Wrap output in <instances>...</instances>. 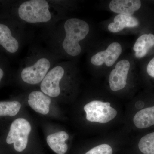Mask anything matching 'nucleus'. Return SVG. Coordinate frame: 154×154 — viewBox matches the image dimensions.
Returning <instances> with one entry per match:
<instances>
[{
  "instance_id": "12",
  "label": "nucleus",
  "mask_w": 154,
  "mask_h": 154,
  "mask_svg": "<svg viewBox=\"0 0 154 154\" xmlns=\"http://www.w3.org/2000/svg\"><path fill=\"white\" fill-rule=\"evenodd\" d=\"M140 25L139 20L133 16L117 14L107 26V29L112 33L121 32L125 28L137 27Z\"/></svg>"
},
{
  "instance_id": "7",
  "label": "nucleus",
  "mask_w": 154,
  "mask_h": 154,
  "mask_svg": "<svg viewBox=\"0 0 154 154\" xmlns=\"http://www.w3.org/2000/svg\"><path fill=\"white\" fill-rule=\"evenodd\" d=\"M131 67V62L127 59L119 60L115 64L108 78L109 87L111 91L114 92L121 91L126 87Z\"/></svg>"
},
{
  "instance_id": "6",
  "label": "nucleus",
  "mask_w": 154,
  "mask_h": 154,
  "mask_svg": "<svg viewBox=\"0 0 154 154\" xmlns=\"http://www.w3.org/2000/svg\"><path fill=\"white\" fill-rule=\"evenodd\" d=\"M51 67L48 58H39L31 65L25 67L21 72V76L25 82L30 85H36L41 82Z\"/></svg>"
},
{
  "instance_id": "4",
  "label": "nucleus",
  "mask_w": 154,
  "mask_h": 154,
  "mask_svg": "<svg viewBox=\"0 0 154 154\" xmlns=\"http://www.w3.org/2000/svg\"><path fill=\"white\" fill-rule=\"evenodd\" d=\"M87 120L91 122L106 123L115 118L117 111L110 106V102L93 101L84 107Z\"/></svg>"
},
{
  "instance_id": "13",
  "label": "nucleus",
  "mask_w": 154,
  "mask_h": 154,
  "mask_svg": "<svg viewBox=\"0 0 154 154\" xmlns=\"http://www.w3.org/2000/svg\"><path fill=\"white\" fill-rule=\"evenodd\" d=\"M154 47V34L144 33L140 36L134 45L133 50L135 57L140 59L145 57Z\"/></svg>"
},
{
  "instance_id": "9",
  "label": "nucleus",
  "mask_w": 154,
  "mask_h": 154,
  "mask_svg": "<svg viewBox=\"0 0 154 154\" xmlns=\"http://www.w3.org/2000/svg\"><path fill=\"white\" fill-rule=\"evenodd\" d=\"M135 107L139 110L133 118L136 127L144 129L154 126V103L148 105L144 100H139L136 102Z\"/></svg>"
},
{
  "instance_id": "2",
  "label": "nucleus",
  "mask_w": 154,
  "mask_h": 154,
  "mask_svg": "<svg viewBox=\"0 0 154 154\" xmlns=\"http://www.w3.org/2000/svg\"><path fill=\"white\" fill-rule=\"evenodd\" d=\"M19 18L31 24L46 23L51 20L50 5L45 0H30L24 2L18 9Z\"/></svg>"
},
{
  "instance_id": "15",
  "label": "nucleus",
  "mask_w": 154,
  "mask_h": 154,
  "mask_svg": "<svg viewBox=\"0 0 154 154\" xmlns=\"http://www.w3.org/2000/svg\"><path fill=\"white\" fill-rule=\"evenodd\" d=\"M0 45L11 53H15L19 49V42L13 36L10 28L2 24H0Z\"/></svg>"
},
{
  "instance_id": "19",
  "label": "nucleus",
  "mask_w": 154,
  "mask_h": 154,
  "mask_svg": "<svg viewBox=\"0 0 154 154\" xmlns=\"http://www.w3.org/2000/svg\"><path fill=\"white\" fill-rule=\"evenodd\" d=\"M4 73L3 70L0 68V82L2 81V79L4 77Z\"/></svg>"
},
{
  "instance_id": "14",
  "label": "nucleus",
  "mask_w": 154,
  "mask_h": 154,
  "mask_svg": "<svg viewBox=\"0 0 154 154\" xmlns=\"http://www.w3.org/2000/svg\"><path fill=\"white\" fill-rule=\"evenodd\" d=\"M69 137V134L65 131H59L48 136L47 137V143L56 153L65 154L68 150L66 141L68 139Z\"/></svg>"
},
{
  "instance_id": "3",
  "label": "nucleus",
  "mask_w": 154,
  "mask_h": 154,
  "mask_svg": "<svg viewBox=\"0 0 154 154\" xmlns=\"http://www.w3.org/2000/svg\"><path fill=\"white\" fill-rule=\"evenodd\" d=\"M31 130V125L26 119L22 118L15 119L10 125L6 136V143L13 145L17 152L23 151L28 144V136Z\"/></svg>"
},
{
  "instance_id": "8",
  "label": "nucleus",
  "mask_w": 154,
  "mask_h": 154,
  "mask_svg": "<svg viewBox=\"0 0 154 154\" xmlns=\"http://www.w3.org/2000/svg\"><path fill=\"white\" fill-rule=\"evenodd\" d=\"M64 67L57 65L54 67L46 75L40 85L41 91L51 97H56L60 93V83L65 74Z\"/></svg>"
},
{
  "instance_id": "1",
  "label": "nucleus",
  "mask_w": 154,
  "mask_h": 154,
  "mask_svg": "<svg viewBox=\"0 0 154 154\" xmlns=\"http://www.w3.org/2000/svg\"><path fill=\"white\" fill-rule=\"evenodd\" d=\"M65 37L62 43L64 52L69 56H78L82 51L80 42L90 33L89 24L78 18H70L64 23Z\"/></svg>"
},
{
  "instance_id": "5",
  "label": "nucleus",
  "mask_w": 154,
  "mask_h": 154,
  "mask_svg": "<svg viewBox=\"0 0 154 154\" xmlns=\"http://www.w3.org/2000/svg\"><path fill=\"white\" fill-rule=\"evenodd\" d=\"M122 47L117 42H111L105 49L95 53L92 56L91 63L97 67H111L118 61L122 52Z\"/></svg>"
},
{
  "instance_id": "11",
  "label": "nucleus",
  "mask_w": 154,
  "mask_h": 154,
  "mask_svg": "<svg viewBox=\"0 0 154 154\" xmlns=\"http://www.w3.org/2000/svg\"><path fill=\"white\" fill-rule=\"evenodd\" d=\"M28 103L30 107L36 112L46 115L49 111L51 99L43 92L34 91L29 94Z\"/></svg>"
},
{
  "instance_id": "17",
  "label": "nucleus",
  "mask_w": 154,
  "mask_h": 154,
  "mask_svg": "<svg viewBox=\"0 0 154 154\" xmlns=\"http://www.w3.org/2000/svg\"><path fill=\"white\" fill-rule=\"evenodd\" d=\"M85 154H113V149L109 145L103 144L91 149Z\"/></svg>"
},
{
  "instance_id": "16",
  "label": "nucleus",
  "mask_w": 154,
  "mask_h": 154,
  "mask_svg": "<svg viewBox=\"0 0 154 154\" xmlns=\"http://www.w3.org/2000/svg\"><path fill=\"white\" fill-rule=\"evenodd\" d=\"M21 108V103L18 101L0 102V117L15 116Z\"/></svg>"
},
{
  "instance_id": "18",
  "label": "nucleus",
  "mask_w": 154,
  "mask_h": 154,
  "mask_svg": "<svg viewBox=\"0 0 154 154\" xmlns=\"http://www.w3.org/2000/svg\"><path fill=\"white\" fill-rule=\"evenodd\" d=\"M146 71L148 75L154 79V57L149 62L146 68Z\"/></svg>"
},
{
  "instance_id": "10",
  "label": "nucleus",
  "mask_w": 154,
  "mask_h": 154,
  "mask_svg": "<svg viewBox=\"0 0 154 154\" xmlns=\"http://www.w3.org/2000/svg\"><path fill=\"white\" fill-rule=\"evenodd\" d=\"M141 6L139 0H112L109 4V9L113 13L127 16H132Z\"/></svg>"
}]
</instances>
